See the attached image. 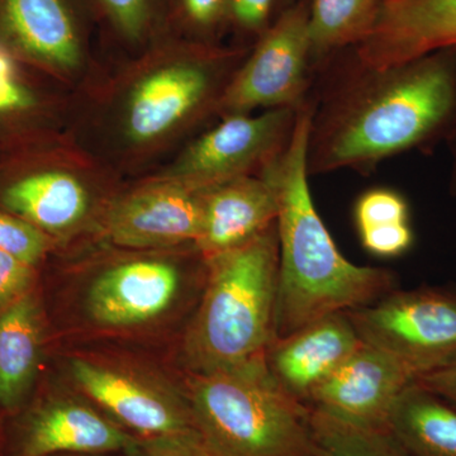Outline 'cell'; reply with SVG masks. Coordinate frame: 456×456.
<instances>
[{
  "label": "cell",
  "mask_w": 456,
  "mask_h": 456,
  "mask_svg": "<svg viewBox=\"0 0 456 456\" xmlns=\"http://www.w3.org/2000/svg\"><path fill=\"white\" fill-rule=\"evenodd\" d=\"M456 118V49L371 68L347 49L317 71L308 175L368 174L387 159L446 141Z\"/></svg>",
  "instance_id": "1"
},
{
  "label": "cell",
  "mask_w": 456,
  "mask_h": 456,
  "mask_svg": "<svg viewBox=\"0 0 456 456\" xmlns=\"http://www.w3.org/2000/svg\"><path fill=\"white\" fill-rule=\"evenodd\" d=\"M251 47L164 36L134 57L108 90L98 122L118 167H139L217 117Z\"/></svg>",
  "instance_id": "2"
},
{
  "label": "cell",
  "mask_w": 456,
  "mask_h": 456,
  "mask_svg": "<svg viewBox=\"0 0 456 456\" xmlns=\"http://www.w3.org/2000/svg\"><path fill=\"white\" fill-rule=\"evenodd\" d=\"M312 99L298 110L289 146L266 171L277 189L279 285L275 338L370 305L397 289L392 270L360 266L338 250L312 200L307 140Z\"/></svg>",
  "instance_id": "3"
},
{
  "label": "cell",
  "mask_w": 456,
  "mask_h": 456,
  "mask_svg": "<svg viewBox=\"0 0 456 456\" xmlns=\"http://www.w3.org/2000/svg\"><path fill=\"white\" fill-rule=\"evenodd\" d=\"M207 260L206 281L184 338L193 374L264 362L275 338L277 222L246 244Z\"/></svg>",
  "instance_id": "4"
},
{
  "label": "cell",
  "mask_w": 456,
  "mask_h": 456,
  "mask_svg": "<svg viewBox=\"0 0 456 456\" xmlns=\"http://www.w3.org/2000/svg\"><path fill=\"white\" fill-rule=\"evenodd\" d=\"M187 398L200 431L222 456H316L310 407L279 388L265 360L191 373Z\"/></svg>",
  "instance_id": "5"
},
{
  "label": "cell",
  "mask_w": 456,
  "mask_h": 456,
  "mask_svg": "<svg viewBox=\"0 0 456 456\" xmlns=\"http://www.w3.org/2000/svg\"><path fill=\"white\" fill-rule=\"evenodd\" d=\"M346 314L360 340L397 360L415 379L456 359V287L395 289Z\"/></svg>",
  "instance_id": "6"
},
{
  "label": "cell",
  "mask_w": 456,
  "mask_h": 456,
  "mask_svg": "<svg viewBox=\"0 0 456 456\" xmlns=\"http://www.w3.org/2000/svg\"><path fill=\"white\" fill-rule=\"evenodd\" d=\"M308 0H296L251 46L218 107L217 118L302 107L314 92Z\"/></svg>",
  "instance_id": "7"
},
{
  "label": "cell",
  "mask_w": 456,
  "mask_h": 456,
  "mask_svg": "<svg viewBox=\"0 0 456 456\" xmlns=\"http://www.w3.org/2000/svg\"><path fill=\"white\" fill-rule=\"evenodd\" d=\"M299 108L221 117L149 178L203 191L227 180L263 175L289 146Z\"/></svg>",
  "instance_id": "8"
},
{
  "label": "cell",
  "mask_w": 456,
  "mask_h": 456,
  "mask_svg": "<svg viewBox=\"0 0 456 456\" xmlns=\"http://www.w3.org/2000/svg\"><path fill=\"white\" fill-rule=\"evenodd\" d=\"M93 0H0V44L68 86L92 68Z\"/></svg>",
  "instance_id": "9"
},
{
  "label": "cell",
  "mask_w": 456,
  "mask_h": 456,
  "mask_svg": "<svg viewBox=\"0 0 456 456\" xmlns=\"http://www.w3.org/2000/svg\"><path fill=\"white\" fill-rule=\"evenodd\" d=\"M90 171L57 142L18 155L0 167V208L51 237L70 233L93 209Z\"/></svg>",
  "instance_id": "10"
},
{
  "label": "cell",
  "mask_w": 456,
  "mask_h": 456,
  "mask_svg": "<svg viewBox=\"0 0 456 456\" xmlns=\"http://www.w3.org/2000/svg\"><path fill=\"white\" fill-rule=\"evenodd\" d=\"M71 377L84 395L141 439L206 437L187 395L180 397L149 378L97 359L75 358Z\"/></svg>",
  "instance_id": "11"
},
{
  "label": "cell",
  "mask_w": 456,
  "mask_h": 456,
  "mask_svg": "<svg viewBox=\"0 0 456 456\" xmlns=\"http://www.w3.org/2000/svg\"><path fill=\"white\" fill-rule=\"evenodd\" d=\"M200 224V191L154 178L113 200L103 218L108 239L132 250L196 245Z\"/></svg>",
  "instance_id": "12"
},
{
  "label": "cell",
  "mask_w": 456,
  "mask_h": 456,
  "mask_svg": "<svg viewBox=\"0 0 456 456\" xmlns=\"http://www.w3.org/2000/svg\"><path fill=\"white\" fill-rule=\"evenodd\" d=\"M185 274L176 261L134 257L99 273L86 297L89 317L106 329H132L158 320L182 297Z\"/></svg>",
  "instance_id": "13"
},
{
  "label": "cell",
  "mask_w": 456,
  "mask_h": 456,
  "mask_svg": "<svg viewBox=\"0 0 456 456\" xmlns=\"http://www.w3.org/2000/svg\"><path fill=\"white\" fill-rule=\"evenodd\" d=\"M62 86L0 44V152L25 154L57 142Z\"/></svg>",
  "instance_id": "14"
},
{
  "label": "cell",
  "mask_w": 456,
  "mask_h": 456,
  "mask_svg": "<svg viewBox=\"0 0 456 456\" xmlns=\"http://www.w3.org/2000/svg\"><path fill=\"white\" fill-rule=\"evenodd\" d=\"M413 380L397 360L362 342L318 387L308 407L353 424L386 428L393 404Z\"/></svg>",
  "instance_id": "15"
},
{
  "label": "cell",
  "mask_w": 456,
  "mask_h": 456,
  "mask_svg": "<svg viewBox=\"0 0 456 456\" xmlns=\"http://www.w3.org/2000/svg\"><path fill=\"white\" fill-rule=\"evenodd\" d=\"M362 344L346 312H338L274 338L265 365L279 388L308 406L318 387Z\"/></svg>",
  "instance_id": "16"
},
{
  "label": "cell",
  "mask_w": 456,
  "mask_h": 456,
  "mask_svg": "<svg viewBox=\"0 0 456 456\" xmlns=\"http://www.w3.org/2000/svg\"><path fill=\"white\" fill-rule=\"evenodd\" d=\"M456 49V0H383L370 35L354 47L362 64L386 68Z\"/></svg>",
  "instance_id": "17"
},
{
  "label": "cell",
  "mask_w": 456,
  "mask_h": 456,
  "mask_svg": "<svg viewBox=\"0 0 456 456\" xmlns=\"http://www.w3.org/2000/svg\"><path fill=\"white\" fill-rule=\"evenodd\" d=\"M202 224L196 248L206 259L239 248L277 222V189L268 173L200 191Z\"/></svg>",
  "instance_id": "18"
},
{
  "label": "cell",
  "mask_w": 456,
  "mask_h": 456,
  "mask_svg": "<svg viewBox=\"0 0 456 456\" xmlns=\"http://www.w3.org/2000/svg\"><path fill=\"white\" fill-rule=\"evenodd\" d=\"M134 441L117 422L88 404L60 399L33 415L23 436L20 456L126 452Z\"/></svg>",
  "instance_id": "19"
},
{
  "label": "cell",
  "mask_w": 456,
  "mask_h": 456,
  "mask_svg": "<svg viewBox=\"0 0 456 456\" xmlns=\"http://www.w3.org/2000/svg\"><path fill=\"white\" fill-rule=\"evenodd\" d=\"M386 428L412 456H456V406L419 384L401 393Z\"/></svg>",
  "instance_id": "20"
},
{
  "label": "cell",
  "mask_w": 456,
  "mask_h": 456,
  "mask_svg": "<svg viewBox=\"0 0 456 456\" xmlns=\"http://www.w3.org/2000/svg\"><path fill=\"white\" fill-rule=\"evenodd\" d=\"M41 354V320L31 294L0 314V406L16 407L31 386Z\"/></svg>",
  "instance_id": "21"
},
{
  "label": "cell",
  "mask_w": 456,
  "mask_h": 456,
  "mask_svg": "<svg viewBox=\"0 0 456 456\" xmlns=\"http://www.w3.org/2000/svg\"><path fill=\"white\" fill-rule=\"evenodd\" d=\"M383 0H308L312 56L316 71L327 60L370 35Z\"/></svg>",
  "instance_id": "22"
},
{
  "label": "cell",
  "mask_w": 456,
  "mask_h": 456,
  "mask_svg": "<svg viewBox=\"0 0 456 456\" xmlns=\"http://www.w3.org/2000/svg\"><path fill=\"white\" fill-rule=\"evenodd\" d=\"M316 456H412L387 428L345 421L310 407Z\"/></svg>",
  "instance_id": "23"
},
{
  "label": "cell",
  "mask_w": 456,
  "mask_h": 456,
  "mask_svg": "<svg viewBox=\"0 0 456 456\" xmlns=\"http://www.w3.org/2000/svg\"><path fill=\"white\" fill-rule=\"evenodd\" d=\"M108 38L139 56L164 37L165 0H93Z\"/></svg>",
  "instance_id": "24"
},
{
  "label": "cell",
  "mask_w": 456,
  "mask_h": 456,
  "mask_svg": "<svg viewBox=\"0 0 456 456\" xmlns=\"http://www.w3.org/2000/svg\"><path fill=\"white\" fill-rule=\"evenodd\" d=\"M228 33V0H165L164 36L222 45Z\"/></svg>",
  "instance_id": "25"
},
{
  "label": "cell",
  "mask_w": 456,
  "mask_h": 456,
  "mask_svg": "<svg viewBox=\"0 0 456 456\" xmlns=\"http://www.w3.org/2000/svg\"><path fill=\"white\" fill-rule=\"evenodd\" d=\"M53 237L0 208V251L35 268L49 253Z\"/></svg>",
  "instance_id": "26"
},
{
  "label": "cell",
  "mask_w": 456,
  "mask_h": 456,
  "mask_svg": "<svg viewBox=\"0 0 456 456\" xmlns=\"http://www.w3.org/2000/svg\"><path fill=\"white\" fill-rule=\"evenodd\" d=\"M281 0H228V33L239 46L251 47L272 25Z\"/></svg>",
  "instance_id": "27"
},
{
  "label": "cell",
  "mask_w": 456,
  "mask_h": 456,
  "mask_svg": "<svg viewBox=\"0 0 456 456\" xmlns=\"http://www.w3.org/2000/svg\"><path fill=\"white\" fill-rule=\"evenodd\" d=\"M355 222L358 231L410 222L407 200L392 189H370L355 204Z\"/></svg>",
  "instance_id": "28"
},
{
  "label": "cell",
  "mask_w": 456,
  "mask_h": 456,
  "mask_svg": "<svg viewBox=\"0 0 456 456\" xmlns=\"http://www.w3.org/2000/svg\"><path fill=\"white\" fill-rule=\"evenodd\" d=\"M362 246L377 256L391 257L406 253L413 244L410 222L359 231Z\"/></svg>",
  "instance_id": "29"
},
{
  "label": "cell",
  "mask_w": 456,
  "mask_h": 456,
  "mask_svg": "<svg viewBox=\"0 0 456 456\" xmlns=\"http://www.w3.org/2000/svg\"><path fill=\"white\" fill-rule=\"evenodd\" d=\"M130 456H222L206 437L191 440L134 439Z\"/></svg>",
  "instance_id": "30"
},
{
  "label": "cell",
  "mask_w": 456,
  "mask_h": 456,
  "mask_svg": "<svg viewBox=\"0 0 456 456\" xmlns=\"http://www.w3.org/2000/svg\"><path fill=\"white\" fill-rule=\"evenodd\" d=\"M35 268L0 251V308L25 296L33 281Z\"/></svg>",
  "instance_id": "31"
},
{
  "label": "cell",
  "mask_w": 456,
  "mask_h": 456,
  "mask_svg": "<svg viewBox=\"0 0 456 456\" xmlns=\"http://www.w3.org/2000/svg\"><path fill=\"white\" fill-rule=\"evenodd\" d=\"M413 382L430 389L456 406V359L446 367L419 375Z\"/></svg>",
  "instance_id": "32"
},
{
  "label": "cell",
  "mask_w": 456,
  "mask_h": 456,
  "mask_svg": "<svg viewBox=\"0 0 456 456\" xmlns=\"http://www.w3.org/2000/svg\"><path fill=\"white\" fill-rule=\"evenodd\" d=\"M446 142L450 147V155H452V167H450V193L456 196V118L450 131Z\"/></svg>",
  "instance_id": "33"
},
{
  "label": "cell",
  "mask_w": 456,
  "mask_h": 456,
  "mask_svg": "<svg viewBox=\"0 0 456 456\" xmlns=\"http://www.w3.org/2000/svg\"><path fill=\"white\" fill-rule=\"evenodd\" d=\"M12 156L11 155H7V154H3V152H0V167H3V165H4L5 163H7V161L9 160V159H11Z\"/></svg>",
  "instance_id": "34"
},
{
  "label": "cell",
  "mask_w": 456,
  "mask_h": 456,
  "mask_svg": "<svg viewBox=\"0 0 456 456\" xmlns=\"http://www.w3.org/2000/svg\"><path fill=\"white\" fill-rule=\"evenodd\" d=\"M296 2V0H281V12L283 11L285 7H288V5L292 4V3ZM279 12V13H281Z\"/></svg>",
  "instance_id": "35"
}]
</instances>
